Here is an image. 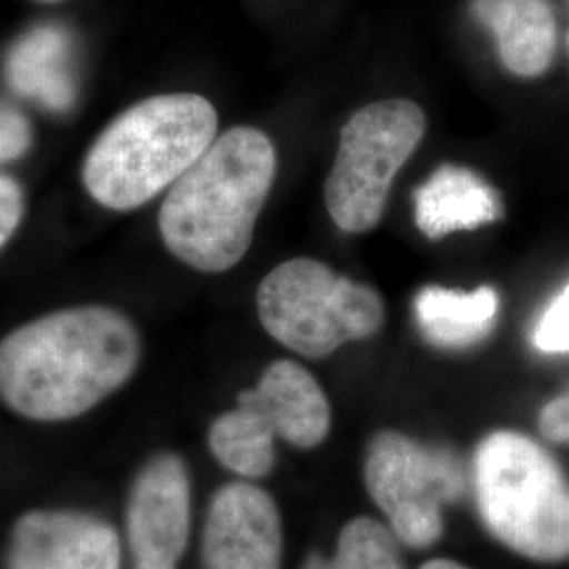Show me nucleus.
Listing matches in <instances>:
<instances>
[{"instance_id": "obj_1", "label": "nucleus", "mask_w": 569, "mask_h": 569, "mask_svg": "<svg viewBox=\"0 0 569 569\" xmlns=\"http://www.w3.org/2000/svg\"><path fill=\"white\" fill-rule=\"evenodd\" d=\"M140 350L136 327L117 310L47 315L0 342V399L30 420H72L133 376Z\"/></svg>"}, {"instance_id": "obj_2", "label": "nucleus", "mask_w": 569, "mask_h": 569, "mask_svg": "<svg viewBox=\"0 0 569 569\" xmlns=\"http://www.w3.org/2000/svg\"><path fill=\"white\" fill-rule=\"evenodd\" d=\"M277 176L264 131L232 127L167 192L159 230L167 249L201 272H226L251 247L258 216Z\"/></svg>"}, {"instance_id": "obj_3", "label": "nucleus", "mask_w": 569, "mask_h": 569, "mask_svg": "<svg viewBox=\"0 0 569 569\" xmlns=\"http://www.w3.org/2000/svg\"><path fill=\"white\" fill-rule=\"evenodd\" d=\"M216 138L218 112L207 98L154 96L103 129L82 164V182L108 209H138L178 182Z\"/></svg>"}, {"instance_id": "obj_4", "label": "nucleus", "mask_w": 569, "mask_h": 569, "mask_svg": "<svg viewBox=\"0 0 569 569\" xmlns=\"http://www.w3.org/2000/svg\"><path fill=\"white\" fill-rule=\"evenodd\" d=\"M470 483L489 533L533 561L569 559V481L547 449L493 430L475 449Z\"/></svg>"}, {"instance_id": "obj_5", "label": "nucleus", "mask_w": 569, "mask_h": 569, "mask_svg": "<svg viewBox=\"0 0 569 569\" xmlns=\"http://www.w3.org/2000/svg\"><path fill=\"white\" fill-rule=\"evenodd\" d=\"M256 305L266 331L308 359H323L340 346L376 336L387 319L378 289L312 258H293L270 270Z\"/></svg>"}, {"instance_id": "obj_6", "label": "nucleus", "mask_w": 569, "mask_h": 569, "mask_svg": "<svg viewBox=\"0 0 569 569\" xmlns=\"http://www.w3.org/2000/svg\"><path fill=\"white\" fill-rule=\"evenodd\" d=\"M331 430V406L315 376L296 361H274L260 385L209 428V448L228 470L262 479L274 468V441L298 449L321 446Z\"/></svg>"}, {"instance_id": "obj_7", "label": "nucleus", "mask_w": 569, "mask_h": 569, "mask_svg": "<svg viewBox=\"0 0 569 569\" xmlns=\"http://www.w3.org/2000/svg\"><path fill=\"white\" fill-rule=\"evenodd\" d=\"M427 133V114L411 100L367 103L340 131V146L326 180L333 224L363 234L382 222L397 173Z\"/></svg>"}, {"instance_id": "obj_8", "label": "nucleus", "mask_w": 569, "mask_h": 569, "mask_svg": "<svg viewBox=\"0 0 569 569\" xmlns=\"http://www.w3.org/2000/svg\"><path fill=\"white\" fill-rule=\"evenodd\" d=\"M366 486L397 540L422 550L441 540L443 509L467 493L468 477L456 451L382 430L367 448Z\"/></svg>"}, {"instance_id": "obj_9", "label": "nucleus", "mask_w": 569, "mask_h": 569, "mask_svg": "<svg viewBox=\"0 0 569 569\" xmlns=\"http://www.w3.org/2000/svg\"><path fill=\"white\" fill-rule=\"evenodd\" d=\"M127 533L133 569H178L190 536V477L176 453L154 456L138 475Z\"/></svg>"}, {"instance_id": "obj_10", "label": "nucleus", "mask_w": 569, "mask_h": 569, "mask_svg": "<svg viewBox=\"0 0 569 569\" xmlns=\"http://www.w3.org/2000/svg\"><path fill=\"white\" fill-rule=\"evenodd\" d=\"M203 569H281L283 521L272 496L251 483L216 491L203 529Z\"/></svg>"}, {"instance_id": "obj_11", "label": "nucleus", "mask_w": 569, "mask_h": 569, "mask_svg": "<svg viewBox=\"0 0 569 569\" xmlns=\"http://www.w3.org/2000/svg\"><path fill=\"white\" fill-rule=\"evenodd\" d=\"M9 569H121V542L91 515L37 510L13 529Z\"/></svg>"}, {"instance_id": "obj_12", "label": "nucleus", "mask_w": 569, "mask_h": 569, "mask_svg": "<svg viewBox=\"0 0 569 569\" xmlns=\"http://www.w3.org/2000/svg\"><path fill=\"white\" fill-rule=\"evenodd\" d=\"M472 16L496 39L510 74L542 77L557 53V20L547 0H472Z\"/></svg>"}, {"instance_id": "obj_13", "label": "nucleus", "mask_w": 569, "mask_h": 569, "mask_svg": "<svg viewBox=\"0 0 569 569\" xmlns=\"http://www.w3.org/2000/svg\"><path fill=\"white\" fill-rule=\"evenodd\" d=\"M4 74L13 91L42 108L66 112L77 100L74 44L66 28L44 23L11 47Z\"/></svg>"}, {"instance_id": "obj_14", "label": "nucleus", "mask_w": 569, "mask_h": 569, "mask_svg": "<svg viewBox=\"0 0 569 569\" xmlns=\"http://www.w3.org/2000/svg\"><path fill=\"white\" fill-rule=\"evenodd\" d=\"M416 224L428 239L475 230L500 218L496 190L467 167L443 164L413 194Z\"/></svg>"}, {"instance_id": "obj_15", "label": "nucleus", "mask_w": 569, "mask_h": 569, "mask_svg": "<svg viewBox=\"0 0 569 569\" xmlns=\"http://www.w3.org/2000/svg\"><path fill=\"white\" fill-rule=\"evenodd\" d=\"M500 300L493 287L458 291L448 287H425L413 302L418 327L428 345L460 350L479 345L496 326Z\"/></svg>"}, {"instance_id": "obj_16", "label": "nucleus", "mask_w": 569, "mask_h": 569, "mask_svg": "<svg viewBox=\"0 0 569 569\" xmlns=\"http://www.w3.org/2000/svg\"><path fill=\"white\" fill-rule=\"evenodd\" d=\"M397 536L371 517L346 523L331 555H310L302 569H406Z\"/></svg>"}, {"instance_id": "obj_17", "label": "nucleus", "mask_w": 569, "mask_h": 569, "mask_svg": "<svg viewBox=\"0 0 569 569\" xmlns=\"http://www.w3.org/2000/svg\"><path fill=\"white\" fill-rule=\"evenodd\" d=\"M531 342L549 355L569 352V284L555 296V300L540 315L531 333Z\"/></svg>"}, {"instance_id": "obj_18", "label": "nucleus", "mask_w": 569, "mask_h": 569, "mask_svg": "<svg viewBox=\"0 0 569 569\" xmlns=\"http://www.w3.org/2000/svg\"><path fill=\"white\" fill-rule=\"evenodd\" d=\"M32 143L30 122L13 103L0 100V164L20 159Z\"/></svg>"}, {"instance_id": "obj_19", "label": "nucleus", "mask_w": 569, "mask_h": 569, "mask_svg": "<svg viewBox=\"0 0 569 569\" xmlns=\"http://www.w3.org/2000/svg\"><path fill=\"white\" fill-rule=\"evenodd\" d=\"M23 216V192L13 178L0 176V247L18 230Z\"/></svg>"}, {"instance_id": "obj_20", "label": "nucleus", "mask_w": 569, "mask_h": 569, "mask_svg": "<svg viewBox=\"0 0 569 569\" xmlns=\"http://www.w3.org/2000/svg\"><path fill=\"white\" fill-rule=\"evenodd\" d=\"M538 422H540V432L549 441L569 446V392L542 407Z\"/></svg>"}, {"instance_id": "obj_21", "label": "nucleus", "mask_w": 569, "mask_h": 569, "mask_svg": "<svg viewBox=\"0 0 569 569\" xmlns=\"http://www.w3.org/2000/svg\"><path fill=\"white\" fill-rule=\"evenodd\" d=\"M418 569H470L465 563H458L453 559H432Z\"/></svg>"}]
</instances>
